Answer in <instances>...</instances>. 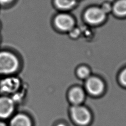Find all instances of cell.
Masks as SVG:
<instances>
[{"label":"cell","instance_id":"15","mask_svg":"<svg viewBox=\"0 0 126 126\" xmlns=\"http://www.w3.org/2000/svg\"><path fill=\"white\" fill-rule=\"evenodd\" d=\"M102 9L103 11L106 14V12H109L110 10V7L109 4H105V5H103V7L102 8Z\"/></svg>","mask_w":126,"mask_h":126},{"label":"cell","instance_id":"14","mask_svg":"<svg viewBox=\"0 0 126 126\" xmlns=\"http://www.w3.org/2000/svg\"><path fill=\"white\" fill-rule=\"evenodd\" d=\"M79 30L76 29V30H73L71 32V36L73 37H76L78 36L79 35Z\"/></svg>","mask_w":126,"mask_h":126},{"label":"cell","instance_id":"13","mask_svg":"<svg viewBox=\"0 0 126 126\" xmlns=\"http://www.w3.org/2000/svg\"><path fill=\"white\" fill-rule=\"evenodd\" d=\"M120 81L123 86H126V69L122 71L120 75Z\"/></svg>","mask_w":126,"mask_h":126},{"label":"cell","instance_id":"2","mask_svg":"<svg viewBox=\"0 0 126 126\" xmlns=\"http://www.w3.org/2000/svg\"><path fill=\"white\" fill-rule=\"evenodd\" d=\"M22 87L21 79L14 75L5 76L0 80V95L12 97Z\"/></svg>","mask_w":126,"mask_h":126},{"label":"cell","instance_id":"17","mask_svg":"<svg viewBox=\"0 0 126 126\" xmlns=\"http://www.w3.org/2000/svg\"><path fill=\"white\" fill-rule=\"evenodd\" d=\"M0 126H8L7 121L0 120Z\"/></svg>","mask_w":126,"mask_h":126},{"label":"cell","instance_id":"10","mask_svg":"<svg viewBox=\"0 0 126 126\" xmlns=\"http://www.w3.org/2000/svg\"><path fill=\"white\" fill-rule=\"evenodd\" d=\"M115 14L119 16L126 15V0H120L115 4L113 7Z\"/></svg>","mask_w":126,"mask_h":126},{"label":"cell","instance_id":"7","mask_svg":"<svg viewBox=\"0 0 126 126\" xmlns=\"http://www.w3.org/2000/svg\"><path fill=\"white\" fill-rule=\"evenodd\" d=\"M106 17V13L102 8H91L87 11L85 18L88 23L98 24L104 21Z\"/></svg>","mask_w":126,"mask_h":126},{"label":"cell","instance_id":"16","mask_svg":"<svg viewBox=\"0 0 126 126\" xmlns=\"http://www.w3.org/2000/svg\"><path fill=\"white\" fill-rule=\"evenodd\" d=\"M13 0H0V3L2 5H7L11 2Z\"/></svg>","mask_w":126,"mask_h":126},{"label":"cell","instance_id":"4","mask_svg":"<svg viewBox=\"0 0 126 126\" xmlns=\"http://www.w3.org/2000/svg\"><path fill=\"white\" fill-rule=\"evenodd\" d=\"M17 107L11 97L0 95V120L7 122L16 112Z\"/></svg>","mask_w":126,"mask_h":126},{"label":"cell","instance_id":"1","mask_svg":"<svg viewBox=\"0 0 126 126\" xmlns=\"http://www.w3.org/2000/svg\"><path fill=\"white\" fill-rule=\"evenodd\" d=\"M19 67L18 59L14 54L6 51L0 52V75H14Z\"/></svg>","mask_w":126,"mask_h":126},{"label":"cell","instance_id":"11","mask_svg":"<svg viewBox=\"0 0 126 126\" xmlns=\"http://www.w3.org/2000/svg\"><path fill=\"white\" fill-rule=\"evenodd\" d=\"M56 6L61 9H69L76 4V0H55Z\"/></svg>","mask_w":126,"mask_h":126},{"label":"cell","instance_id":"3","mask_svg":"<svg viewBox=\"0 0 126 126\" xmlns=\"http://www.w3.org/2000/svg\"><path fill=\"white\" fill-rule=\"evenodd\" d=\"M71 118L74 122L81 126L89 125L92 120V114L87 108L81 105L72 106L70 109Z\"/></svg>","mask_w":126,"mask_h":126},{"label":"cell","instance_id":"6","mask_svg":"<svg viewBox=\"0 0 126 126\" xmlns=\"http://www.w3.org/2000/svg\"><path fill=\"white\" fill-rule=\"evenodd\" d=\"M86 88L90 94L98 96L103 93L105 90V84L98 78L92 77L87 79Z\"/></svg>","mask_w":126,"mask_h":126},{"label":"cell","instance_id":"12","mask_svg":"<svg viewBox=\"0 0 126 126\" xmlns=\"http://www.w3.org/2000/svg\"><path fill=\"white\" fill-rule=\"evenodd\" d=\"M77 74L79 77L82 79H88L90 77V72L86 67H81L77 71Z\"/></svg>","mask_w":126,"mask_h":126},{"label":"cell","instance_id":"9","mask_svg":"<svg viewBox=\"0 0 126 126\" xmlns=\"http://www.w3.org/2000/svg\"><path fill=\"white\" fill-rule=\"evenodd\" d=\"M85 98V93L81 88L76 87L72 88L68 93V99L74 105H80Z\"/></svg>","mask_w":126,"mask_h":126},{"label":"cell","instance_id":"18","mask_svg":"<svg viewBox=\"0 0 126 126\" xmlns=\"http://www.w3.org/2000/svg\"><path fill=\"white\" fill-rule=\"evenodd\" d=\"M55 126H67L63 123H60L57 124Z\"/></svg>","mask_w":126,"mask_h":126},{"label":"cell","instance_id":"5","mask_svg":"<svg viewBox=\"0 0 126 126\" xmlns=\"http://www.w3.org/2000/svg\"><path fill=\"white\" fill-rule=\"evenodd\" d=\"M7 123L8 126H34L31 115L24 112H16Z\"/></svg>","mask_w":126,"mask_h":126},{"label":"cell","instance_id":"8","mask_svg":"<svg viewBox=\"0 0 126 126\" xmlns=\"http://www.w3.org/2000/svg\"><path fill=\"white\" fill-rule=\"evenodd\" d=\"M55 25L58 29L63 31H67L72 29L74 20L72 17L66 14H61L56 17Z\"/></svg>","mask_w":126,"mask_h":126}]
</instances>
